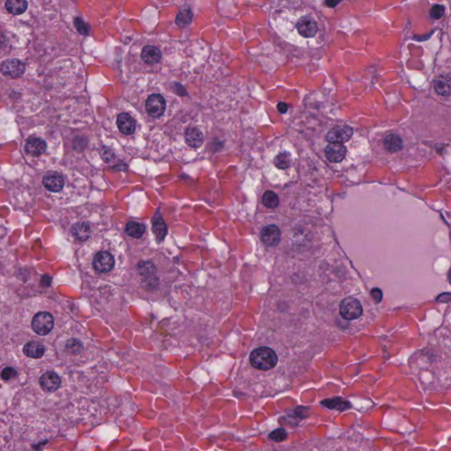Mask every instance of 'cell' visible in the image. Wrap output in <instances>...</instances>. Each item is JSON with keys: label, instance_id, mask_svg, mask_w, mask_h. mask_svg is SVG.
Masks as SVG:
<instances>
[{"label": "cell", "instance_id": "obj_20", "mask_svg": "<svg viewBox=\"0 0 451 451\" xmlns=\"http://www.w3.org/2000/svg\"><path fill=\"white\" fill-rule=\"evenodd\" d=\"M72 233L79 241H85L90 236L91 230L88 224L85 222H80L75 224L72 227Z\"/></svg>", "mask_w": 451, "mask_h": 451}, {"label": "cell", "instance_id": "obj_22", "mask_svg": "<svg viewBox=\"0 0 451 451\" xmlns=\"http://www.w3.org/2000/svg\"><path fill=\"white\" fill-rule=\"evenodd\" d=\"M322 405H325L327 408L332 410H345L351 407L348 401L344 400L340 397L322 401Z\"/></svg>", "mask_w": 451, "mask_h": 451}, {"label": "cell", "instance_id": "obj_28", "mask_svg": "<svg viewBox=\"0 0 451 451\" xmlns=\"http://www.w3.org/2000/svg\"><path fill=\"white\" fill-rule=\"evenodd\" d=\"M269 437L274 442H281L286 439L287 433L284 428H279V429L272 431V433H270Z\"/></svg>", "mask_w": 451, "mask_h": 451}, {"label": "cell", "instance_id": "obj_3", "mask_svg": "<svg viewBox=\"0 0 451 451\" xmlns=\"http://www.w3.org/2000/svg\"><path fill=\"white\" fill-rule=\"evenodd\" d=\"M54 327V319L48 312L37 313L32 320L34 332L40 336H45L52 331Z\"/></svg>", "mask_w": 451, "mask_h": 451}, {"label": "cell", "instance_id": "obj_26", "mask_svg": "<svg viewBox=\"0 0 451 451\" xmlns=\"http://www.w3.org/2000/svg\"><path fill=\"white\" fill-rule=\"evenodd\" d=\"M152 228H153V233L156 235L157 238L163 240L167 234V226L160 217L157 219V221H153Z\"/></svg>", "mask_w": 451, "mask_h": 451}, {"label": "cell", "instance_id": "obj_5", "mask_svg": "<svg viewBox=\"0 0 451 451\" xmlns=\"http://www.w3.org/2000/svg\"><path fill=\"white\" fill-rule=\"evenodd\" d=\"M296 30L301 37L311 38L318 34V23L312 16L305 15L298 19L296 23Z\"/></svg>", "mask_w": 451, "mask_h": 451}, {"label": "cell", "instance_id": "obj_2", "mask_svg": "<svg viewBox=\"0 0 451 451\" xmlns=\"http://www.w3.org/2000/svg\"><path fill=\"white\" fill-rule=\"evenodd\" d=\"M339 312L345 320H356L362 316L363 309L358 300L348 297L341 301Z\"/></svg>", "mask_w": 451, "mask_h": 451}, {"label": "cell", "instance_id": "obj_25", "mask_svg": "<svg viewBox=\"0 0 451 451\" xmlns=\"http://www.w3.org/2000/svg\"><path fill=\"white\" fill-rule=\"evenodd\" d=\"M263 204L267 208H276L279 206V197L272 190L265 191L263 196Z\"/></svg>", "mask_w": 451, "mask_h": 451}, {"label": "cell", "instance_id": "obj_9", "mask_svg": "<svg viewBox=\"0 0 451 451\" xmlns=\"http://www.w3.org/2000/svg\"><path fill=\"white\" fill-rule=\"evenodd\" d=\"M327 159L333 163H338L345 159L346 148L341 143H330L325 148Z\"/></svg>", "mask_w": 451, "mask_h": 451}, {"label": "cell", "instance_id": "obj_23", "mask_svg": "<svg viewBox=\"0 0 451 451\" xmlns=\"http://www.w3.org/2000/svg\"><path fill=\"white\" fill-rule=\"evenodd\" d=\"M192 17H193V15H192V13H191V11H190L189 7H184V8L180 10L179 13L177 14L176 19H175V22L181 28H184V27H186L187 25H189L191 22Z\"/></svg>", "mask_w": 451, "mask_h": 451}, {"label": "cell", "instance_id": "obj_12", "mask_svg": "<svg viewBox=\"0 0 451 451\" xmlns=\"http://www.w3.org/2000/svg\"><path fill=\"white\" fill-rule=\"evenodd\" d=\"M44 187L51 192H58L64 187V178L56 173H50L42 180Z\"/></svg>", "mask_w": 451, "mask_h": 451}, {"label": "cell", "instance_id": "obj_30", "mask_svg": "<svg viewBox=\"0 0 451 451\" xmlns=\"http://www.w3.org/2000/svg\"><path fill=\"white\" fill-rule=\"evenodd\" d=\"M445 13V7L442 5H433L430 10V15L434 19H439L442 18Z\"/></svg>", "mask_w": 451, "mask_h": 451}, {"label": "cell", "instance_id": "obj_31", "mask_svg": "<svg viewBox=\"0 0 451 451\" xmlns=\"http://www.w3.org/2000/svg\"><path fill=\"white\" fill-rule=\"evenodd\" d=\"M15 370L14 368H6L2 371L1 373V377L3 380H9L12 377H14L15 376Z\"/></svg>", "mask_w": 451, "mask_h": 451}, {"label": "cell", "instance_id": "obj_1", "mask_svg": "<svg viewBox=\"0 0 451 451\" xmlns=\"http://www.w3.org/2000/svg\"><path fill=\"white\" fill-rule=\"evenodd\" d=\"M249 360L254 368H257L258 370L266 371L276 366L278 363V356L276 353L271 348L263 346L255 349L251 353L249 356Z\"/></svg>", "mask_w": 451, "mask_h": 451}, {"label": "cell", "instance_id": "obj_14", "mask_svg": "<svg viewBox=\"0 0 451 451\" xmlns=\"http://www.w3.org/2000/svg\"><path fill=\"white\" fill-rule=\"evenodd\" d=\"M46 148V143L41 138H31L26 143L25 150L32 156H39L45 152Z\"/></svg>", "mask_w": 451, "mask_h": 451}, {"label": "cell", "instance_id": "obj_35", "mask_svg": "<svg viewBox=\"0 0 451 451\" xmlns=\"http://www.w3.org/2000/svg\"><path fill=\"white\" fill-rule=\"evenodd\" d=\"M342 0H325V5L329 7H335Z\"/></svg>", "mask_w": 451, "mask_h": 451}, {"label": "cell", "instance_id": "obj_17", "mask_svg": "<svg viewBox=\"0 0 451 451\" xmlns=\"http://www.w3.org/2000/svg\"><path fill=\"white\" fill-rule=\"evenodd\" d=\"M186 142L191 148H199L204 143V136L198 128H189L185 134Z\"/></svg>", "mask_w": 451, "mask_h": 451}, {"label": "cell", "instance_id": "obj_13", "mask_svg": "<svg viewBox=\"0 0 451 451\" xmlns=\"http://www.w3.org/2000/svg\"><path fill=\"white\" fill-rule=\"evenodd\" d=\"M117 127L122 133L131 135L136 130V123L129 114L122 113L117 117Z\"/></svg>", "mask_w": 451, "mask_h": 451}, {"label": "cell", "instance_id": "obj_8", "mask_svg": "<svg viewBox=\"0 0 451 451\" xmlns=\"http://www.w3.org/2000/svg\"><path fill=\"white\" fill-rule=\"evenodd\" d=\"M94 267L99 272H109L115 265V259L108 252H99L94 258Z\"/></svg>", "mask_w": 451, "mask_h": 451}, {"label": "cell", "instance_id": "obj_10", "mask_svg": "<svg viewBox=\"0 0 451 451\" xmlns=\"http://www.w3.org/2000/svg\"><path fill=\"white\" fill-rule=\"evenodd\" d=\"M281 232L275 225H268L261 231V239L268 246H275L280 243Z\"/></svg>", "mask_w": 451, "mask_h": 451}, {"label": "cell", "instance_id": "obj_11", "mask_svg": "<svg viewBox=\"0 0 451 451\" xmlns=\"http://www.w3.org/2000/svg\"><path fill=\"white\" fill-rule=\"evenodd\" d=\"M40 385L48 392H54L61 385V379L54 372H47L40 378Z\"/></svg>", "mask_w": 451, "mask_h": 451}, {"label": "cell", "instance_id": "obj_4", "mask_svg": "<svg viewBox=\"0 0 451 451\" xmlns=\"http://www.w3.org/2000/svg\"><path fill=\"white\" fill-rule=\"evenodd\" d=\"M2 74L9 78H19L26 71V66L21 61L16 58L6 59L0 65Z\"/></svg>", "mask_w": 451, "mask_h": 451}, {"label": "cell", "instance_id": "obj_32", "mask_svg": "<svg viewBox=\"0 0 451 451\" xmlns=\"http://www.w3.org/2000/svg\"><path fill=\"white\" fill-rule=\"evenodd\" d=\"M371 295L373 297V299L375 300V301L376 303H379L380 301H382V290H380L379 288H374L371 291Z\"/></svg>", "mask_w": 451, "mask_h": 451}, {"label": "cell", "instance_id": "obj_18", "mask_svg": "<svg viewBox=\"0 0 451 451\" xmlns=\"http://www.w3.org/2000/svg\"><path fill=\"white\" fill-rule=\"evenodd\" d=\"M5 8L10 14L19 15L24 14L28 9V2L27 0H7Z\"/></svg>", "mask_w": 451, "mask_h": 451}, {"label": "cell", "instance_id": "obj_6", "mask_svg": "<svg viewBox=\"0 0 451 451\" xmlns=\"http://www.w3.org/2000/svg\"><path fill=\"white\" fill-rule=\"evenodd\" d=\"M353 134L354 131L349 125H337L327 134V140L330 143L342 144L348 141L352 138Z\"/></svg>", "mask_w": 451, "mask_h": 451}, {"label": "cell", "instance_id": "obj_7", "mask_svg": "<svg viewBox=\"0 0 451 451\" xmlns=\"http://www.w3.org/2000/svg\"><path fill=\"white\" fill-rule=\"evenodd\" d=\"M146 109L152 117L161 116L166 110V101L160 94H152L146 101Z\"/></svg>", "mask_w": 451, "mask_h": 451}, {"label": "cell", "instance_id": "obj_24", "mask_svg": "<svg viewBox=\"0 0 451 451\" xmlns=\"http://www.w3.org/2000/svg\"><path fill=\"white\" fill-rule=\"evenodd\" d=\"M145 226L141 224V223H138V222H134V221H131L129 222L127 225H126V227H125V231L126 233L132 236V237H134V238H139L142 236L143 234L145 233Z\"/></svg>", "mask_w": 451, "mask_h": 451}, {"label": "cell", "instance_id": "obj_33", "mask_svg": "<svg viewBox=\"0 0 451 451\" xmlns=\"http://www.w3.org/2000/svg\"><path fill=\"white\" fill-rule=\"evenodd\" d=\"M437 301L439 302H444V303H449L450 301H451V294L450 293H445V294H442V295H439L438 296L437 299H436Z\"/></svg>", "mask_w": 451, "mask_h": 451}, {"label": "cell", "instance_id": "obj_16", "mask_svg": "<svg viewBox=\"0 0 451 451\" xmlns=\"http://www.w3.org/2000/svg\"><path fill=\"white\" fill-rule=\"evenodd\" d=\"M142 59L149 65H154L160 62L161 58V53L160 50L156 47L152 45H148L143 49L141 53Z\"/></svg>", "mask_w": 451, "mask_h": 451}, {"label": "cell", "instance_id": "obj_29", "mask_svg": "<svg viewBox=\"0 0 451 451\" xmlns=\"http://www.w3.org/2000/svg\"><path fill=\"white\" fill-rule=\"evenodd\" d=\"M74 24H75L76 28L78 29V32L80 33L81 35H83V36H88L89 35L90 27L88 26V24L85 23L81 19H75Z\"/></svg>", "mask_w": 451, "mask_h": 451}, {"label": "cell", "instance_id": "obj_21", "mask_svg": "<svg viewBox=\"0 0 451 451\" xmlns=\"http://www.w3.org/2000/svg\"><path fill=\"white\" fill-rule=\"evenodd\" d=\"M434 89L435 91L442 96H450L451 95V82L450 79L444 77H439L434 81Z\"/></svg>", "mask_w": 451, "mask_h": 451}, {"label": "cell", "instance_id": "obj_27", "mask_svg": "<svg viewBox=\"0 0 451 451\" xmlns=\"http://www.w3.org/2000/svg\"><path fill=\"white\" fill-rule=\"evenodd\" d=\"M274 163L278 169H285L290 166V156L287 152H283L279 155H277Z\"/></svg>", "mask_w": 451, "mask_h": 451}, {"label": "cell", "instance_id": "obj_19", "mask_svg": "<svg viewBox=\"0 0 451 451\" xmlns=\"http://www.w3.org/2000/svg\"><path fill=\"white\" fill-rule=\"evenodd\" d=\"M384 147L389 152H396L403 148V140L396 134H390L384 138Z\"/></svg>", "mask_w": 451, "mask_h": 451}, {"label": "cell", "instance_id": "obj_15", "mask_svg": "<svg viewBox=\"0 0 451 451\" xmlns=\"http://www.w3.org/2000/svg\"><path fill=\"white\" fill-rule=\"evenodd\" d=\"M45 348L44 346L36 341H31L28 342L26 345H24L23 353L26 356L32 359H40L42 358V355H44Z\"/></svg>", "mask_w": 451, "mask_h": 451}, {"label": "cell", "instance_id": "obj_34", "mask_svg": "<svg viewBox=\"0 0 451 451\" xmlns=\"http://www.w3.org/2000/svg\"><path fill=\"white\" fill-rule=\"evenodd\" d=\"M277 108H278V111H280L282 114L285 113V112L287 111V110H288V106L286 105V103H285V102H280V103L278 104Z\"/></svg>", "mask_w": 451, "mask_h": 451}]
</instances>
